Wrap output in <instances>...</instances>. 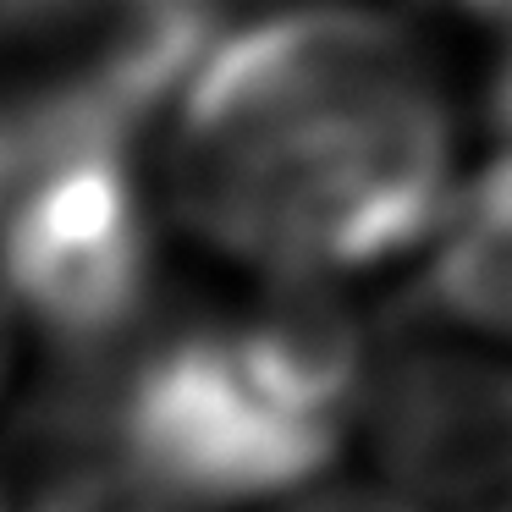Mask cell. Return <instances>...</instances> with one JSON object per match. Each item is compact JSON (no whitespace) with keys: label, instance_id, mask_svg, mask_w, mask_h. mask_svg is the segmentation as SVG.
Listing matches in <instances>:
<instances>
[{"label":"cell","instance_id":"1","mask_svg":"<svg viewBox=\"0 0 512 512\" xmlns=\"http://www.w3.org/2000/svg\"><path fill=\"white\" fill-rule=\"evenodd\" d=\"M171 193L204 243L276 276L375 270L452 204L446 94L391 17H265L182 89Z\"/></svg>","mask_w":512,"mask_h":512},{"label":"cell","instance_id":"2","mask_svg":"<svg viewBox=\"0 0 512 512\" xmlns=\"http://www.w3.org/2000/svg\"><path fill=\"white\" fill-rule=\"evenodd\" d=\"M369 336L320 276H281L232 320L144 342L105 386V446L193 507L320 479L364 419Z\"/></svg>","mask_w":512,"mask_h":512},{"label":"cell","instance_id":"3","mask_svg":"<svg viewBox=\"0 0 512 512\" xmlns=\"http://www.w3.org/2000/svg\"><path fill=\"white\" fill-rule=\"evenodd\" d=\"M6 122L0 287L67 358H111L133 342L160 265L133 133L39 111H12Z\"/></svg>","mask_w":512,"mask_h":512},{"label":"cell","instance_id":"4","mask_svg":"<svg viewBox=\"0 0 512 512\" xmlns=\"http://www.w3.org/2000/svg\"><path fill=\"white\" fill-rule=\"evenodd\" d=\"M364 424L397 496L424 512H512V369L397 342L375 358Z\"/></svg>","mask_w":512,"mask_h":512},{"label":"cell","instance_id":"5","mask_svg":"<svg viewBox=\"0 0 512 512\" xmlns=\"http://www.w3.org/2000/svg\"><path fill=\"white\" fill-rule=\"evenodd\" d=\"M215 50V0H34L6 56L28 61L17 111L138 133Z\"/></svg>","mask_w":512,"mask_h":512},{"label":"cell","instance_id":"6","mask_svg":"<svg viewBox=\"0 0 512 512\" xmlns=\"http://www.w3.org/2000/svg\"><path fill=\"white\" fill-rule=\"evenodd\" d=\"M419 298L452 325L512 336V144L446 204Z\"/></svg>","mask_w":512,"mask_h":512},{"label":"cell","instance_id":"7","mask_svg":"<svg viewBox=\"0 0 512 512\" xmlns=\"http://www.w3.org/2000/svg\"><path fill=\"white\" fill-rule=\"evenodd\" d=\"M28 512H204V507L182 501L177 490H166L144 468H133L122 452L100 446V452H78L72 463H61L39 485Z\"/></svg>","mask_w":512,"mask_h":512},{"label":"cell","instance_id":"8","mask_svg":"<svg viewBox=\"0 0 512 512\" xmlns=\"http://www.w3.org/2000/svg\"><path fill=\"white\" fill-rule=\"evenodd\" d=\"M281 512H424L419 501L397 490H325V496H298Z\"/></svg>","mask_w":512,"mask_h":512},{"label":"cell","instance_id":"9","mask_svg":"<svg viewBox=\"0 0 512 512\" xmlns=\"http://www.w3.org/2000/svg\"><path fill=\"white\" fill-rule=\"evenodd\" d=\"M23 314H17V303L6 298V287H0V397H6V386H12V369H17V331H23Z\"/></svg>","mask_w":512,"mask_h":512},{"label":"cell","instance_id":"10","mask_svg":"<svg viewBox=\"0 0 512 512\" xmlns=\"http://www.w3.org/2000/svg\"><path fill=\"white\" fill-rule=\"evenodd\" d=\"M463 6L479 17V23L496 28V34H507V45H512V0H463Z\"/></svg>","mask_w":512,"mask_h":512},{"label":"cell","instance_id":"11","mask_svg":"<svg viewBox=\"0 0 512 512\" xmlns=\"http://www.w3.org/2000/svg\"><path fill=\"white\" fill-rule=\"evenodd\" d=\"M6 171H12V122L0 116V193H6Z\"/></svg>","mask_w":512,"mask_h":512},{"label":"cell","instance_id":"12","mask_svg":"<svg viewBox=\"0 0 512 512\" xmlns=\"http://www.w3.org/2000/svg\"><path fill=\"white\" fill-rule=\"evenodd\" d=\"M0 512H12V507H6V490H0Z\"/></svg>","mask_w":512,"mask_h":512}]
</instances>
